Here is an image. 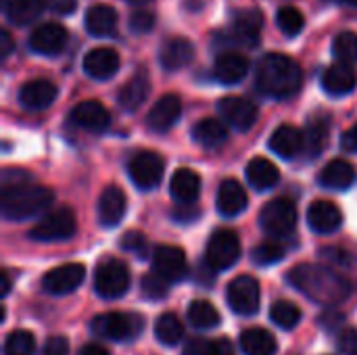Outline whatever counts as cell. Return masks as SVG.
<instances>
[{"label":"cell","instance_id":"obj_58","mask_svg":"<svg viewBox=\"0 0 357 355\" xmlns=\"http://www.w3.org/2000/svg\"><path fill=\"white\" fill-rule=\"evenodd\" d=\"M2 2H6V4H8V2H10V0H2Z\"/></svg>","mask_w":357,"mask_h":355},{"label":"cell","instance_id":"obj_9","mask_svg":"<svg viewBox=\"0 0 357 355\" xmlns=\"http://www.w3.org/2000/svg\"><path fill=\"white\" fill-rule=\"evenodd\" d=\"M226 301L238 316H255L261 303V289L253 276H238L226 289Z\"/></svg>","mask_w":357,"mask_h":355},{"label":"cell","instance_id":"obj_32","mask_svg":"<svg viewBox=\"0 0 357 355\" xmlns=\"http://www.w3.org/2000/svg\"><path fill=\"white\" fill-rule=\"evenodd\" d=\"M192 138L197 144H201L205 149H215L228 140V130L222 119L207 117V119H201L199 123H195Z\"/></svg>","mask_w":357,"mask_h":355},{"label":"cell","instance_id":"obj_46","mask_svg":"<svg viewBox=\"0 0 357 355\" xmlns=\"http://www.w3.org/2000/svg\"><path fill=\"white\" fill-rule=\"evenodd\" d=\"M339 349L343 355H357V328H343L339 335Z\"/></svg>","mask_w":357,"mask_h":355},{"label":"cell","instance_id":"obj_24","mask_svg":"<svg viewBox=\"0 0 357 355\" xmlns=\"http://www.w3.org/2000/svg\"><path fill=\"white\" fill-rule=\"evenodd\" d=\"M305 149V134L295 126H280L270 136V151L282 159H293Z\"/></svg>","mask_w":357,"mask_h":355},{"label":"cell","instance_id":"obj_15","mask_svg":"<svg viewBox=\"0 0 357 355\" xmlns=\"http://www.w3.org/2000/svg\"><path fill=\"white\" fill-rule=\"evenodd\" d=\"M182 115V100L178 94H165L161 96L149 111V117H146V123L153 132H167L169 128L176 126V121L180 119Z\"/></svg>","mask_w":357,"mask_h":355},{"label":"cell","instance_id":"obj_13","mask_svg":"<svg viewBox=\"0 0 357 355\" xmlns=\"http://www.w3.org/2000/svg\"><path fill=\"white\" fill-rule=\"evenodd\" d=\"M153 270L159 276H163L169 285L180 282L188 272L184 251L180 247H174V245L155 247V251H153Z\"/></svg>","mask_w":357,"mask_h":355},{"label":"cell","instance_id":"obj_19","mask_svg":"<svg viewBox=\"0 0 357 355\" xmlns=\"http://www.w3.org/2000/svg\"><path fill=\"white\" fill-rule=\"evenodd\" d=\"M128 209L126 192L119 186H107L98 199V222L105 228H115Z\"/></svg>","mask_w":357,"mask_h":355},{"label":"cell","instance_id":"obj_37","mask_svg":"<svg viewBox=\"0 0 357 355\" xmlns=\"http://www.w3.org/2000/svg\"><path fill=\"white\" fill-rule=\"evenodd\" d=\"M303 134H305V149L303 151H307V157L314 159L326 146V140H328V121L326 119H312L310 126H307V130Z\"/></svg>","mask_w":357,"mask_h":355},{"label":"cell","instance_id":"obj_4","mask_svg":"<svg viewBox=\"0 0 357 355\" xmlns=\"http://www.w3.org/2000/svg\"><path fill=\"white\" fill-rule=\"evenodd\" d=\"M144 326V320L136 314H123V312H107L96 316L90 322V328L94 335L107 341H132L140 335Z\"/></svg>","mask_w":357,"mask_h":355},{"label":"cell","instance_id":"obj_51","mask_svg":"<svg viewBox=\"0 0 357 355\" xmlns=\"http://www.w3.org/2000/svg\"><path fill=\"white\" fill-rule=\"evenodd\" d=\"M77 355H109V349L100 343H88L77 352Z\"/></svg>","mask_w":357,"mask_h":355},{"label":"cell","instance_id":"obj_27","mask_svg":"<svg viewBox=\"0 0 357 355\" xmlns=\"http://www.w3.org/2000/svg\"><path fill=\"white\" fill-rule=\"evenodd\" d=\"M169 192H172L174 201H178L180 205H192L201 192V178L197 176V172L182 167V169L174 172V176L169 180Z\"/></svg>","mask_w":357,"mask_h":355},{"label":"cell","instance_id":"obj_17","mask_svg":"<svg viewBox=\"0 0 357 355\" xmlns=\"http://www.w3.org/2000/svg\"><path fill=\"white\" fill-rule=\"evenodd\" d=\"M343 213L333 201H314L307 209V226L316 234H333L341 228Z\"/></svg>","mask_w":357,"mask_h":355},{"label":"cell","instance_id":"obj_20","mask_svg":"<svg viewBox=\"0 0 357 355\" xmlns=\"http://www.w3.org/2000/svg\"><path fill=\"white\" fill-rule=\"evenodd\" d=\"M357 73L351 63H335L322 75V88L331 96H347L356 90Z\"/></svg>","mask_w":357,"mask_h":355},{"label":"cell","instance_id":"obj_49","mask_svg":"<svg viewBox=\"0 0 357 355\" xmlns=\"http://www.w3.org/2000/svg\"><path fill=\"white\" fill-rule=\"evenodd\" d=\"M46 4L56 15H71L77 6V0H46Z\"/></svg>","mask_w":357,"mask_h":355},{"label":"cell","instance_id":"obj_56","mask_svg":"<svg viewBox=\"0 0 357 355\" xmlns=\"http://www.w3.org/2000/svg\"><path fill=\"white\" fill-rule=\"evenodd\" d=\"M130 4H136V6H144V4H149V2H153V0H128Z\"/></svg>","mask_w":357,"mask_h":355},{"label":"cell","instance_id":"obj_2","mask_svg":"<svg viewBox=\"0 0 357 355\" xmlns=\"http://www.w3.org/2000/svg\"><path fill=\"white\" fill-rule=\"evenodd\" d=\"M255 84L259 92H264L266 96L284 100L301 90L303 71L295 59L280 52H268L257 63Z\"/></svg>","mask_w":357,"mask_h":355},{"label":"cell","instance_id":"obj_22","mask_svg":"<svg viewBox=\"0 0 357 355\" xmlns=\"http://www.w3.org/2000/svg\"><path fill=\"white\" fill-rule=\"evenodd\" d=\"M249 73V61L245 54L234 52V50H226L215 59L213 65V77L220 84H238L247 77Z\"/></svg>","mask_w":357,"mask_h":355},{"label":"cell","instance_id":"obj_38","mask_svg":"<svg viewBox=\"0 0 357 355\" xmlns=\"http://www.w3.org/2000/svg\"><path fill=\"white\" fill-rule=\"evenodd\" d=\"M270 318L276 326L284 328V331H293L299 322H301V310L287 299L274 301L270 308Z\"/></svg>","mask_w":357,"mask_h":355},{"label":"cell","instance_id":"obj_35","mask_svg":"<svg viewBox=\"0 0 357 355\" xmlns=\"http://www.w3.org/2000/svg\"><path fill=\"white\" fill-rule=\"evenodd\" d=\"M186 316H188V322H190L195 328H199V331H211V328H215V326L222 322L220 312L215 310V305L209 303V301H205V299L192 301V303L188 305Z\"/></svg>","mask_w":357,"mask_h":355},{"label":"cell","instance_id":"obj_8","mask_svg":"<svg viewBox=\"0 0 357 355\" xmlns=\"http://www.w3.org/2000/svg\"><path fill=\"white\" fill-rule=\"evenodd\" d=\"M75 216L69 207H59L54 211H48L31 230L29 239L38 243H61L75 234Z\"/></svg>","mask_w":357,"mask_h":355},{"label":"cell","instance_id":"obj_10","mask_svg":"<svg viewBox=\"0 0 357 355\" xmlns=\"http://www.w3.org/2000/svg\"><path fill=\"white\" fill-rule=\"evenodd\" d=\"M163 169H165V163L161 155L153 151H140L128 163V174L140 190L157 188V184L163 180Z\"/></svg>","mask_w":357,"mask_h":355},{"label":"cell","instance_id":"obj_6","mask_svg":"<svg viewBox=\"0 0 357 355\" xmlns=\"http://www.w3.org/2000/svg\"><path fill=\"white\" fill-rule=\"evenodd\" d=\"M130 289V270L123 262L107 257L96 266L94 272V291L102 299H119Z\"/></svg>","mask_w":357,"mask_h":355},{"label":"cell","instance_id":"obj_30","mask_svg":"<svg viewBox=\"0 0 357 355\" xmlns=\"http://www.w3.org/2000/svg\"><path fill=\"white\" fill-rule=\"evenodd\" d=\"M247 180H249V184H251L255 190L264 192V190L274 188V186L280 182V172H278V167H276L270 159H266V157H255V159H251L249 165H247Z\"/></svg>","mask_w":357,"mask_h":355},{"label":"cell","instance_id":"obj_31","mask_svg":"<svg viewBox=\"0 0 357 355\" xmlns=\"http://www.w3.org/2000/svg\"><path fill=\"white\" fill-rule=\"evenodd\" d=\"M354 180H356V169L345 159L331 161L318 178L320 186H324L328 190H347L354 184Z\"/></svg>","mask_w":357,"mask_h":355},{"label":"cell","instance_id":"obj_33","mask_svg":"<svg viewBox=\"0 0 357 355\" xmlns=\"http://www.w3.org/2000/svg\"><path fill=\"white\" fill-rule=\"evenodd\" d=\"M259 31H261V15L257 10H245L236 15L232 25V33L236 42L245 46H255L259 42Z\"/></svg>","mask_w":357,"mask_h":355},{"label":"cell","instance_id":"obj_18","mask_svg":"<svg viewBox=\"0 0 357 355\" xmlns=\"http://www.w3.org/2000/svg\"><path fill=\"white\" fill-rule=\"evenodd\" d=\"M71 121L77 128H84L88 132H102L111 123V115L107 107L98 100H84L71 109Z\"/></svg>","mask_w":357,"mask_h":355},{"label":"cell","instance_id":"obj_53","mask_svg":"<svg viewBox=\"0 0 357 355\" xmlns=\"http://www.w3.org/2000/svg\"><path fill=\"white\" fill-rule=\"evenodd\" d=\"M13 52V38L8 36V31H0V54L8 56Z\"/></svg>","mask_w":357,"mask_h":355},{"label":"cell","instance_id":"obj_43","mask_svg":"<svg viewBox=\"0 0 357 355\" xmlns=\"http://www.w3.org/2000/svg\"><path fill=\"white\" fill-rule=\"evenodd\" d=\"M287 255V249L278 243H261L253 249L251 257L257 266H274Z\"/></svg>","mask_w":357,"mask_h":355},{"label":"cell","instance_id":"obj_39","mask_svg":"<svg viewBox=\"0 0 357 355\" xmlns=\"http://www.w3.org/2000/svg\"><path fill=\"white\" fill-rule=\"evenodd\" d=\"M36 337L29 331H13L4 339V355H33Z\"/></svg>","mask_w":357,"mask_h":355},{"label":"cell","instance_id":"obj_40","mask_svg":"<svg viewBox=\"0 0 357 355\" xmlns=\"http://www.w3.org/2000/svg\"><path fill=\"white\" fill-rule=\"evenodd\" d=\"M276 25L284 36H297L305 27V17L295 6H282L276 13Z\"/></svg>","mask_w":357,"mask_h":355},{"label":"cell","instance_id":"obj_42","mask_svg":"<svg viewBox=\"0 0 357 355\" xmlns=\"http://www.w3.org/2000/svg\"><path fill=\"white\" fill-rule=\"evenodd\" d=\"M140 291L144 295V299H151V301H161L165 299L167 291H169V282L159 276L157 272L153 274H144L142 280H140Z\"/></svg>","mask_w":357,"mask_h":355},{"label":"cell","instance_id":"obj_44","mask_svg":"<svg viewBox=\"0 0 357 355\" xmlns=\"http://www.w3.org/2000/svg\"><path fill=\"white\" fill-rule=\"evenodd\" d=\"M121 249H126L128 253H134L140 259H146L149 255V243L142 232H126L121 236Z\"/></svg>","mask_w":357,"mask_h":355},{"label":"cell","instance_id":"obj_3","mask_svg":"<svg viewBox=\"0 0 357 355\" xmlns=\"http://www.w3.org/2000/svg\"><path fill=\"white\" fill-rule=\"evenodd\" d=\"M54 203V192L48 186L17 182L2 186V216L10 222L31 220Z\"/></svg>","mask_w":357,"mask_h":355},{"label":"cell","instance_id":"obj_57","mask_svg":"<svg viewBox=\"0 0 357 355\" xmlns=\"http://www.w3.org/2000/svg\"><path fill=\"white\" fill-rule=\"evenodd\" d=\"M337 2H343V4H354V6H357V0H337Z\"/></svg>","mask_w":357,"mask_h":355},{"label":"cell","instance_id":"obj_36","mask_svg":"<svg viewBox=\"0 0 357 355\" xmlns=\"http://www.w3.org/2000/svg\"><path fill=\"white\" fill-rule=\"evenodd\" d=\"M155 337L159 343L174 347L184 339V324L176 314H161L155 320Z\"/></svg>","mask_w":357,"mask_h":355},{"label":"cell","instance_id":"obj_21","mask_svg":"<svg viewBox=\"0 0 357 355\" xmlns=\"http://www.w3.org/2000/svg\"><path fill=\"white\" fill-rule=\"evenodd\" d=\"M149 94H151V80H149V73L144 69H140L121 86V90L117 94V103L123 111L132 113L146 103Z\"/></svg>","mask_w":357,"mask_h":355},{"label":"cell","instance_id":"obj_50","mask_svg":"<svg viewBox=\"0 0 357 355\" xmlns=\"http://www.w3.org/2000/svg\"><path fill=\"white\" fill-rule=\"evenodd\" d=\"M211 355H236V352H234L232 341L222 337V339H215L211 343Z\"/></svg>","mask_w":357,"mask_h":355},{"label":"cell","instance_id":"obj_11","mask_svg":"<svg viewBox=\"0 0 357 355\" xmlns=\"http://www.w3.org/2000/svg\"><path fill=\"white\" fill-rule=\"evenodd\" d=\"M220 117L238 132H247L257 121V107L245 96H224L218 100Z\"/></svg>","mask_w":357,"mask_h":355},{"label":"cell","instance_id":"obj_47","mask_svg":"<svg viewBox=\"0 0 357 355\" xmlns=\"http://www.w3.org/2000/svg\"><path fill=\"white\" fill-rule=\"evenodd\" d=\"M211 343L213 341H207L201 337L188 339L184 349H182V355H211Z\"/></svg>","mask_w":357,"mask_h":355},{"label":"cell","instance_id":"obj_14","mask_svg":"<svg viewBox=\"0 0 357 355\" xmlns=\"http://www.w3.org/2000/svg\"><path fill=\"white\" fill-rule=\"evenodd\" d=\"M67 40H69V33H67V29L63 25H59V23H42L29 36V48L33 52H38V54L54 56V54L63 52V48L67 46Z\"/></svg>","mask_w":357,"mask_h":355},{"label":"cell","instance_id":"obj_23","mask_svg":"<svg viewBox=\"0 0 357 355\" xmlns=\"http://www.w3.org/2000/svg\"><path fill=\"white\" fill-rule=\"evenodd\" d=\"M56 86L48 80H31L19 90V103L29 111L48 109L56 98Z\"/></svg>","mask_w":357,"mask_h":355},{"label":"cell","instance_id":"obj_7","mask_svg":"<svg viewBox=\"0 0 357 355\" xmlns=\"http://www.w3.org/2000/svg\"><path fill=\"white\" fill-rule=\"evenodd\" d=\"M241 257V239L234 230H218L211 234L205 249V264L211 272L230 270Z\"/></svg>","mask_w":357,"mask_h":355},{"label":"cell","instance_id":"obj_48","mask_svg":"<svg viewBox=\"0 0 357 355\" xmlns=\"http://www.w3.org/2000/svg\"><path fill=\"white\" fill-rule=\"evenodd\" d=\"M69 354V341L61 335L50 337L42 349V355H67Z\"/></svg>","mask_w":357,"mask_h":355},{"label":"cell","instance_id":"obj_55","mask_svg":"<svg viewBox=\"0 0 357 355\" xmlns=\"http://www.w3.org/2000/svg\"><path fill=\"white\" fill-rule=\"evenodd\" d=\"M8 291H10V278H8V274H6V272H2V295L6 297V295H8Z\"/></svg>","mask_w":357,"mask_h":355},{"label":"cell","instance_id":"obj_41","mask_svg":"<svg viewBox=\"0 0 357 355\" xmlns=\"http://www.w3.org/2000/svg\"><path fill=\"white\" fill-rule=\"evenodd\" d=\"M333 54L343 63H356L357 61V33L354 31H341L335 38Z\"/></svg>","mask_w":357,"mask_h":355},{"label":"cell","instance_id":"obj_34","mask_svg":"<svg viewBox=\"0 0 357 355\" xmlns=\"http://www.w3.org/2000/svg\"><path fill=\"white\" fill-rule=\"evenodd\" d=\"M46 6V0H10L4 13L13 25H29L44 13Z\"/></svg>","mask_w":357,"mask_h":355},{"label":"cell","instance_id":"obj_12","mask_svg":"<svg viewBox=\"0 0 357 355\" xmlns=\"http://www.w3.org/2000/svg\"><path fill=\"white\" fill-rule=\"evenodd\" d=\"M84 278H86V268L82 264H65V266H59L44 274L42 289L48 295L63 297V295H69L75 289H79Z\"/></svg>","mask_w":357,"mask_h":355},{"label":"cell","instance_id":"obj_25","mask_svg":"<svg viewBox=\"0 0 357 355\" xmlns=\"http://www.w3.org/2000/svg\"><path fill=\"white\" fill-rule=\"evenodd\" d=\"M195 59V46L186 38H172L159 50V63L167 71H178Z\"/></svg>","mask_w":357,"mask_h":355},{"label":"cell","instance_id":"obj_28","mask_svg":"<svg viewBox=\"0 0 357 355\" xmlns=\"http://www.w3.org/2000/svg\"><path fill=\"white\" fill-rule=\"evenodd\" d=\"M238 345H241L245 355H276V352H278L276 337L261 326H253V328L243 331Z\"/></svg>","mask_w":357,"mask_h":355},{"label":"cell","instance_id":"obj_45","mask_svg":"<svg viewBox=\"0 0 357 355\" xmlns=\"http://www.w3.org/2000/svg\"><path fill=\"white\" fill-rule=\"evenodd\" d=\"M155 27V15L149 10H136L130 17V29L134 33H149Z\"/></svg>","mask_w":357,"mask_h":355},{"label":"cell","instance_id":"obj_54","mask_svg":"<svg viewBox=\"0 0 357 355\" xmlns=\"http://www.w3.org/2000/svg\"><path fill=\"white\" fill-rule=\"evenodd\" d=\"M184 207H186V205H182V209L174 211V218H176L178 222H195V220L199 218V211H197V209H192V211L188 213Z\"/></svg>","mask_w":357,"mask_h":355},{"label":"cell","instance_id":"obj_29","mask_svg":"<svg viewBox=\"0 0 357 355\" xmlns=\"http://www.w3.org/2000/svg\"><path fill=\"white\" fill-rule=\"evenodd\" d=\"M117 27V10L109 4H94L86 13V29L94 38H107Z\"/></svg>","mask_w":357,"mask_h":355},{"label":"cell","instance_id":"obj_16","mask_svg":"<svg viewBox=\"0 0 357 355\" xmlns=\"http://www.w3.org/2000/svg\"><path fill=\"white\" fill-rule=\"evenodd\" d=\"M82 65H84V71L92 80H109L117 73L121 59H119L117 50H113L109 46H100V48H92L90 52H86Z\"/></svg>","mask_w":357,"mask_h":355},{"label":"cell","instance_id":"obj_52","mask_svg":"<svg viewBox=\"0 0 357 355\" xmlns=\"http://www.w3.org/2000/svg\"><path fill=\"white\" fill-rule=\"evenodd\" d=\"M343 146L347 149V151H354L357 153V123L343 136Z\"/></svg>","mask_w":357,"mask_h":355},{"label":"cell","instance_id":"obj_5","mask_svg":"<svg viewBox=\"0 0 357 355\" xmlns=\"http://www.w3.org/2000/svg\"><path fill=\"white\" fill-rule=\"evenodd\" d=\"M259 226L272 239H284L297 228V207L289 199H272L259 211Z\"/></svg>","mask_w":357,"mask_h":355},{"label":"cell","instance_id":"obj_26","mask_svg":"<svg viewBox=\"0 0 357 355\" xmlns=\"http://www.w3.org/2000/svg\"><path fill=\"white\" fill-rule=\"evenodd\" d=\"M215 203H218V211L224 218H236V216H241L247 209L249 199H247L245 188L236 180H224L220 184Z\"/></svg>","mask_w":357,"mask_h":355},{"label":"cell","instance_id":"obj_1","mask_svg":"<svg viewBox=\"0 0 357 355\" xmlns=\"http://www.w3.org/2000/svg\"><path fill=\"white\" fill-rule=\"evenodd\" d=\"M287 280L295 291L303 293L310 301H316L320 305H337L351 295L349 280L326 266H316V264L295 266L287 274Z\"/></svg>","mask_w":357,"mask_h":355}]
</instances>
